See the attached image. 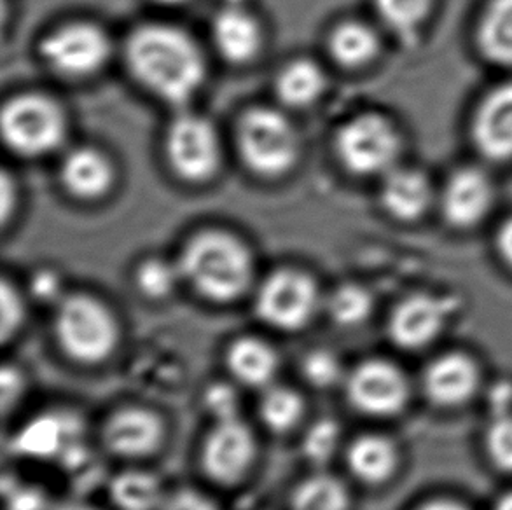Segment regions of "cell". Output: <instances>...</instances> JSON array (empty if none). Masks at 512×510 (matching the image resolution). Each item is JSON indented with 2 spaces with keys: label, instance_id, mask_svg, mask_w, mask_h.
Instances as JSON below:
<instances>
[{
  "label": "cell",
  "instance_id": "1",
  "mask_svg": "<svg viewBox=\"0 0 512 510\" xmlns=\"http://www.w3.org/2000/svg\"><path fill=\"white\" fill-rule=\"evenodd\" d=\"M125 60L133 79L167 104H187L207 77L200 46L187 32L168 23L135 28L126 41Z\"/></svg>",
  "mask_w": 512,
  "mask_h": 510
},
{
  "label": "cell",
  "instance_id": "2",
  "mask_svg": "<svg viewBox=\"0 0 512 510\" xmlns=\"http://www.w3.org/2000/svg\"><path fill=\"white\" fill-rule=\"evenodd\" d=\"M182 280L214 303H233L250 289L254 257L231 233L208 229L184 245L179 261Z\"/></svg>",
  "mask_w": 512,
  "mask_h": 510
},
{
  "label": "cell",
  "instance_id": "3",
  "mask_svg": "<svg viewBox=\"0 0 512 510\" xmlns=\"http://www.w3.org/2000/svg\"><path fill=\"white\" fill-rule=\"evenodd\" d=\"M236 147L249 170L275 179L298 163L301 138L284 112L271 107H252L236 123Z\"/></svg>",
  "mask_w": 512,
  "mask_h": 510
},
{
  "label": "cell",
  "instance_id": "4",
  "mask_svg": "<svg viewBox=\"0 0 512 510\" xmlns=\"http://www.w3.org/2000/svg\"><path fill=\"white\" fill-rule=\"evenodd\" d=\"M334 151L355 177H383L401 165L404 135L381 112H362L345 121L334 138Z\"/></svg>",
  "mask_w": 512,
  "mask_h": 510
},
{
  "label": "cell",
  "instance_id": "5",
  "mask_svg": "<svg viewBox=\"0 0 512 510\" xmlns=\"http://www.w3.org/2000/svg\"><path fill=\"white\" fill-rule=\"evenodd\" d=\"M55 336L70 359L88 366L100 364L118 345V320L97 297L70 294L56 306Z\"/></svg>",
  "mask_w": 512,
  "mask_h": 510
},
{
  "label": "cell",
  "instance_id": "6",
  "mask_svg": "<svg viewBox=\"0 0 512 510\" xmlns=\"http://www.w3.org/2000/svg\"><path fill=\"white\" fill-rule=\"evenodd\" d=\"M4 144L21 158H41L62 147L67 116L53 98L23 93L7 100L0 116Z\"/></svg>",
  "mask_w": 512,
  "mask_h": 510
},
{
  "label": "cell",
  "instance_id": "7",
  "mask_svg": "<svg viewBox=\"0 0 512 510\" xmlns=\"http://www.w3.org/2000/svg\"><path fill=\"white\" fill-rule=\"evenodd\" d=\"M499 191L490 170L483 165L453 168L437 193V214L455 233H472L492 217Z\"/></svg>",
  "mask_w": 512,
  "mask_h": 510
},
{
  "label": "cell",
  "instance_id": "8",
  "mask_svg": "<svg viewBox=\"0 0 512 510\" xmlns=\"http://www.w3.org/2000/svg\"><path fill=\"white\" fill-rule=\"evenodd\" d=\"M39 55L58 76L88 79L111 60V37L97 23L72 21L44 35Z\"/></svg>",
  "mask_w": 512,
  "mask_h": 510
},
{
  "label": "cell",
  "instance_id": "9",
  "mask_svg": "<svg viewBox=\"0 0 512 510\" xmlns=\"http://www.w3.org/2000/svg\"><path fill=\"white\" fill-rule=\"evenodd\" d=\"M165 152L173 173L186 182H207L221 168V137L212 121L194 112H180L170 123Z\"/></svg>",
  "mask_w": 512,
  "mask_h": 510
},
{
  "label": "cell",
  "instance_id": "10",
  "mask_svg": "<svg viewBox=\"0 0 512 510\" xmlns=\"http://www.w3.org/2000/svg\"><path fill=\"white\" fill-rule=\"evenodd\" d=\"M320 290L301 269L284 268L264 278L256 294V313L278 331H299L319 310Z\"/></svg>",
  "mask_w": 512,
  "mask_h": 510
},
{
  "label": "cell",
  "instance_id": "11",
  "mask_svg": "<svg viewBox=\"0 0 512 510\" xmlns=\"http://www.w3.org/2000/svg\"><path fill=\"white\" fill-rule=\"evenodd\" d=\"M469 140L486 165H511L512 77L479 95L469 118Z\"/></svg>",
  "mask_w": 512,
  "mask_h": 510
},
{
  "label": "cell",
  "instance_id": "12",
  "mask_svg": "<svg viewBox=\"0 0 512 510\" xmlns=\"http://www.w3.org/2000/svg\"><path fill=\"white\" fill-rule=\"evenodd\" d=\"M346 395L360 413L388 418L401 413L408 404L409 385L392 362L364 360L346 378Z\"/></svg>",
  "mask_w": 512,
  "mask_h": 510
},
{
  "label": "cell",
  "instance_id": "13",
  "mask_svg": "<svg viewBox=\"0 0 512 510\" xmlns=\"http://www.w3.org/2000/svg\"><path fill=\"white\" fill-rule=\"evenodd\" d=\"M256 458V439L240 418L215 421L201 449V465L212 481L235 484Z\"/></svg>",
  "mask_w": 512,
  "mask_h": 510
},
{
  "label": "cell",
  "instance_id": "14",
  "mask_svg": "<svg viewBox=\"0 0 512 510\" xmlns=\"http://www.w3.org/2000/svg\"><path fill=\"white\" fill-rule=\"evenodd\" d=\"M439 186L415 165L392 168L380 180V203L385 214L401 224H418L437 208Z\"/></svg>",
  "mask_w": 512,
  "mask_h": 510
},
{
  "label": "cell",
  "instance_id": "15",
  "mask_svg": "<svg viewBox=\"0 0 512 510\" xmlns=\"http://www.w3.org/2000/svg\"><path fill=\"white\" fill-rule=\"evenodd\" d=\"M453 306L432 294H413L395 306L388 320V336L404 350H420L439 338Z\"/></svg>",
  "mask_w": 512,
  "mask_h": 510
},
{
  "label": "cell",
  "instance_id": "16",
  "mask_svg": "<svg viewBox=\"0 0 512 510\" xmlns=\"http://www.w3.org/2000/svg\"><path fill=\"white\" fill-rule=\"evenodd\" d=\"M105 448L121 458H146L153 455L165 439V423L158 413L144 406L116 409L102 430Z\"/></svg>",
  "mask_w": 512,
  "mask_h": 510
},
{
  "label": "cell",
  "instance_id": "17",
  "mask_svg": "<svg viewBox=\"0 0 512 510\" xmlns=\"http://www.w3.org/2000/svg\"><path fill=\"white\" fill-rule=\"evenodd\" d=\"M210 34L217 53L233 65L252 62L263 49V27L243 4L222 7L212 20Z\"/></svg>",
  "mask_w": 512,
  "mask_h": 510
},
{
  "label": "cell",
  "instance_id": "18",
  "mask_svg": "<svg viewBox=\"0 0 512 510\" xmlns=\"http://www.w3.org/2000/svg\"><path fill=\"white\" fill-rule=\"evenodd\" d=\"M479 367L464 353H450L434 360L423 374L425 395L439 407H458L478 392Z\"/></svg>",
  "mask_w": 512,
  "mask_h": 510
},
{
  "label": "cell",
  "instance_id": "19",
  "mask_svg": "<svg viewBox=\"0 0 512 510\" xmlns=\"http://www.w3.org/2000/svg\"><path fill=\"white\" fill-rule=\"evenodd\" d=\"M114 165L104 152L95 147H74L62 159L60 182L77 200L102 198L114 186Z\"/></svg>",
  "mask_w": 512,
  "mask_h": 510
},
{
  "label": "cell",
  "instance_id": "20",
  "mask_svg": "<svg viewBox=\"0 0 512 510\" xmlns=\"http://www.w3.org/2000/svg\"><path fill=\"white\" fill-rule=\"evenodd\" d=\"M479 58L512 72V0H485L472 34Z\"/></svg>",
  "mask_w": 512,
  "mask_h": 510
},
{
  "label": "cell",
  "instance_id": "21",
  "mask_svg": "<svg viewBox=\"0 0 512 510\" xmlns=\"http://www.w3.org/2000/svg\"><path fill=\"white\" fill-rule=\"evenodd\" d=\"M226 364L229 373L242 385L266 388L275 380L280 360L270 343L254 336H243L229 346Z\"/></svg>",
  "mask_w": 512,
  "mask_h": 510
},
{
  "label": "cell",
  "instance_id": "22",
  "mask_svg": "<svg viewBox=\"0 0 512 510\" xmlns=\"http://www.w3.org/2000/svg\"><path fill=\"white\" fill-rule=\"evenodd\" d=\"M327 48L334 62L343 69H366L381 55V37L369 23L343 21L329 35Z\"/></svg>",
  "mask_w": 512,
  "mask_h": 510
},
{
  "label": "cell",
  "instance_id": "23",
  "mask_svg": "<svg viewBox=\"0 0 512 510\" xmlns=\"http://www.w3.org/2000/svg\"><path fill=\"white\" fill-rule=\"evenodd\" d=\"M346 463L353 476L366 484H381L392 477L399 456L394 442L383 435H360L346 451Z\"/></svg>",
  "mask_w": 512,
  "mask_h": 510
},
{
  "label": "cell",
  "instance_id": "24",
  "mask_svg": "<svg viewBox=\"0 0 512 510\" xmlns=\"http://www.w3.org/2000/svg\"><path fill=\"white\" fill-rule=\"evenodd\" d=\"M326 86V72L306 58L287 63L275 79L277 98L289 109L312 107L324 95Z\"/></svg>",
  "mask_w": 512,
  "mask_h": 510
},
{
  "label": "cell",
  "instance_id": "25",
  "mask_svg": "<svg viewBox=\"0 0 512 510\" xmlns=\"http://www.w3.org/2000/svg\"><path fill=\"white\" fill-rule=\"evenodd\" d=\"M439 0H374L381 23L404 44L420 39L437 11Z\"/></svg>",
  "mask_w": 512,
  "mask_h": 510
},
{
  "label": "cell",
  "instance_id": "26",
  "mask_svg": "<svg viewBox=\"0 0 512 510\" xmlns=\"http://www.w3.org/2000/svg\"><path fill=\"white\" fill-rule=\"evenodd\" d=\"M112 504L119 510H156L165 504L160 479L144 470H125L112 479Z\"/></svg>",
  "mask_w": 512,
  "mask_h": 510
},
{
  "label": "cell",
  "instance_id": "27",
  "mask_svg": "<svg viewBox=\"0 0 512 510\" xmlns=\"http://www.w3.org/2000/svg\"><path fill=\"white\" fill-rule=\"evenodd\" d=\"M350 495L340 479L329 474L308 477L292 493V510H348Z\"/></svg>",
  "mask_w": 512,
  "mask_h": 510
},
{
  "label": "cell",
  "instance_id": "28",
  "mask_svg": "<svg viewBox=\"0 0 512 510\" xmlns=\"http://www.w3.org/2000/svg\"><path fill=\"white\" fill-rule=\"evenodd\" d=\"M259 414L266 427L284 434L298 427L299 421L303 420L305 400L289 386H270L259 404Z\"/></svg>",
  "mask_w": 512,
  "mask_h": 510
},
{
  "label": "cell",
  "instance_id": "29",
  "mask_svg": "<svg viewBox=\"0 0 512 510\" xmlns=\"http://www.w3.org/2000/svg\"><path fill=\"white\" fill-rule=\"evenodd\" d=\"M373 306V296L357 283L340 285L327 299V313L341 327L364 324L371 317Z\"/></svg>",
  "mask_w": 512,
  "mask_h": 510
},
{
  "label": "cell",
  "instance_id": "30",
  "mask_svg": "<svg viewBox=\"0 0 512 510\" xmlns=\"http://www.w3.org/2000/svg\"><path fill=\"white\" fill-rule=\"evenodd\" d=\"M62 421L56 416H42L30 421L16 437V451L35 458H51L63 448Z\"/></svg>",
  "mask_w": 512,
  "mask_h": 510
},
{
  "label": "cell",
  "instance_id": "31",
  "mask_svg": "<svg viewBox=\"0 0 512 510\" xmlns=\"http://www.w3.org/2000/svg\"><path fill=\"white\" fill-rule=\"evenodd\" d=\"M182 280L179 264L160 257L140 262L135 271V285L142 296L151 301H161L172 296L177 283Z\"/></svg>",
  "mask_w": 512,
  "mask_h": 510
},
{
  "label": "cell",
  "instance_id": "32",
  "mask_svg": "<svg viewBox=\"0 0 512 510\" xmlns=\"http://www.w3.org/2000/svg\"><path fill=\"white\" fill-rule=\"evenodd\" d=\"M341 428L333 418L313 423L303 439V453L313 463H326L340 446Z\"/></svg>",
  "mask_w": 512,
  "mask_h": 510
},
{
  "label": "cell",
  "instance_id": "33",
  "mask_svg": "<svg viewBox=\"0 0 512 510\" xmlns=\"http://www.w3.org/2000/svg\"><path fill=\"white\" fill-rule=\"evenodd\" d=\"M301 371L305 380L317 388L336 385L343 376L338 357L333 352L322 350V348L306 353L305 359L301 362Z\"/></svg>",
  "mask_w": 512,
  "mask_h": 510
},
{
  "label": "cell",
  "instance_id": "34",
  "mask_svg": "<svg viewBox=\"0 0 512 510\" xmlns=\"http://www.w3.org/2000/svg\"><path fill=\"white\" fill-rule=\"evenodd\" d=\"M486 451L497 469L512 472V416L493 420L486 434Z\"/></svg>",
  "mask_w": 512,
  "mask_h": 510
},
{
  "label": "cell",
  "instance_id": "35",
  "mask_svg": "<svg viewBox=\"0 0 512 510\" xmlns=\"http://www.w3.org/2000/svg\"><path fill=\"white\" fill-rule=\"evenodd\" d=\"M0 338L4 343L16 336L25 322V303L18 289L7 278L2 280L0 289Z\"/></svg>",
  "mask_w": 512,
  "mask_h": 510
},
{
  "label": "cell",
  "instance_id": "36",
  "mask_svg": "<svg viewBox=\"0 0 512 510\" xmlns=\"http://www.w3.org/2000/svg\"><path fill=\"white\" fill-rule=\"evenodd\" d=\"M238 395L235 390L224 383L208 386L205 392V407L214 416L215 421L238 418Z\"/></svg>",
  "mask_w": 512,
  "mask_h": 510
},
{
  "label": "cell",
  "instance_id": "37",
  "mask_svg": "<svg viewBox=\"0 0 512 510\" xmlns=\"http://www.w3.org/2000/svg\"><path fill=\"white\" fill-rule=\"evenodd\" d=\"M161 510H221L200 491L180 490L165 498Z\"/></svg>",
  "mask_w": 512,
  "mask_h": 510
},
{
  "label": "cell",
  "instance_id": "38",
  "mask_svg": "<svg viewBox=\"0 0 512 510\" xmlns=\"http://www.w3.org/2000/svg\"><path fill=\"white\" fill-rule=\"evenodd\" d=\"M30 289L39 301H55V299L60 301L62 299L60 297L62 282H60V278H58L55 271H49V269H41L39 273L32 276Z\"/></svg>",
  "mask_w": 512,
  "mask_h": 510
},
{
  "label": "cell",
  "instance_id": "39",
  "mask_svg": "<svg viewBox=\"0 0 512 510\" xmlns=\"http://www.w3.org/2000/svg\"><path fill=\"white\" fill-rule=\"evenodd\" d=\"M493 247L499 255L500 262L512 271V214L507 215L506 219L500 222L495 229Z\"/></svg>",
  "mask_w": 512,
  "mask_h": 510
},
{
  "label": "cell",
  "instance_id": "40",
  "mask_svg": "<svg viewBox=\"0 0 512 510\" xmlns=\"http://www.w3.org/2000/svg\"><path fill=\"white\" fill-rule=\"evenodd\" d=\"M0 383H2L0 385L2 386V406L7 411L14 400L18 399L21 388H23V380H21V374L14 367L4 366Z\"/></svg>",
  "mask_w": 512,
  "mask_h": 510
},
{
  "label": "cell",
  "instance_id": "41",
  "mask_svg": "<svg viewBox=\"0 0 512 510\" xmlns=\"http://www.w3.org/2000/svg\"><path fill=\"white\" fill-rule=\"evenodd\" d=\"M14 203H16V191H14L13 180L4 175V179H2V217H4V221H7V217L11 214Z\"/></svg>",
  "mask_w": 512,
  "mask_h": 510
},
{
  "label": "cell",
  "instance_id": "42",
  "mask_svg": "<svg viewBox=\"0 0 512 510\" xmlns=\"http://www.w3.org/2000/svg\"><path fill=\"white\" fill-rule=\"evenodd\" d=\"M13 510H35L41 507V497L34 491H21L18 497L11 500Z\"/></svg>",
  "mask_w": 512,
  "mask_h": 510
},
{
  "label": "cell",
  "instance_id": "43",
  "mask_svg": "<svg viewBox=\"0 0 512 510\" xmlns=\"http://www.w3.org/2000/svg\"><path fill=\"white\" fill-rule=\"evenodd\" d=\"M420 510H467L464 505L451 502V500H436V502H429L423 505Z\"/></svg>",
  "mask_w": 512,
  "mask_h": 510
},
{
  "label": "cell",
  "instance_id": "44",
  "mask_svg": "<svg viewBox=\"0 0 512 510\" xmlns=\"http://www.w3.org/2000/svg\"><path fill=\"white\" fill-rule=\"evenodd\" d=\"M495 510H512V493H507L506 497L500 498Z\"/></svg>",
  "mask_w": 512,
  "mask_h": 510
},
{
  "label": "cell",
  "instance_id": "45",
  "mask_svg": "<svg viewBox=\"0 0 512 510\" xmlns=\"http://www.w3.org/2000/svg\"><path fill=\"white\" fill-rule=\"evenodd\" d=\"M58 510H97L90 507V505L84 504H65L60 507Z\"/></svg>",
  "mask_w": 512,
  "mask_h": 510
},
{
  "label": "cell",
  "instance_id": "46",
  "mask_svg": "<svg viewBox=\"0 0 512 510\" xmlns=\"http://www.w3.org/2000/svg\"><path fill=\"white\" fill-rule=\"evenodd\" d=\"M154 2L163 4V6H180V4H186L189 0H154Z\"/></svg>",
  "mask_w": 512,
  "mask_h": 510
},
{
  "label": "cell",
  "instance_id": "47",
  "mask_svg": "<svg viewBox=\"0 0 512 510\" xmlns=\"http://www.w3.org/2000/svg\"><path fill=\"white\" fill-rule=\"evenodd\" d=\"M229 4H242V0H231Z\"/></svg>",
  "mask_w": 512,
  "mask_h": 510
}]
</instances>
